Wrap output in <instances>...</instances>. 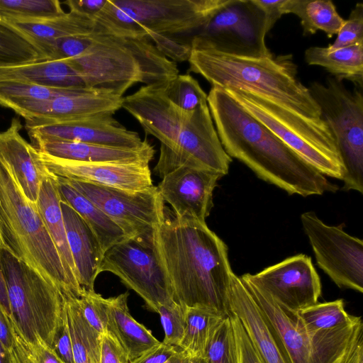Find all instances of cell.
I'll return each instance as SVG.
<instances>
[{
	"mask_svg": "<svg viewBox=\"0 0 363 363\" xmlns=\"http://www.w3.org/2000/svg\"><path fill=\"white\" fill-rule=\"evenodd\" d=\"M153 246L175 302L231 315L228 292L233 272L228 247L206 222L178 218L165 208Z\"/></svg>",
	"mask_w": 363,
	"mask_h": 363,
	"instance_id": "6da1fadb",
	"label": "cell"
},
{
	"mask_svg": "<svg viewBox=\"0 0 363 363\" xmlns=\"http://www.w3.org/2000/svg\"><path fill=\"white\" fill-rule=\"evenodd\" d=\"M207 104L226 153L244 163L259 178L290 195L306 197L337 191V186L247 113L223 89L212 86Z\"/></svg>",
	"mask_w": 363,
	"mask_h": 363,
	"instance_id": "7a4b0ae2",
	"label": "cell"
},
{
	"mask_svg": "<svg viewBox=\"0 0 363 363\" xmlns=\"http://www.w3.org/2000/svg\"><path fill=\"white\" fill-rule=\"evenodd\" d=\"M121 108L160 140L154 167L159 177L181 166L204 167L223 176L228 173L232 158L220 143L208 104L194 111H184L166 97L159 83L123 97Z\"/></svg>",
	"mask_w": 363,
	"mask_h": 363,
	"instance_id": "3957f363",
	"label": "cell"
},
{
	"mask_svg": "<svg viewBox=\"0 0 363 363\" xmlns=\"http://www.w3.org/2000/svg\"><path fill=\"white\" fill-rule=\"evenodd\" d=\"M191 45L189 72L201 75L212 86L245 91L311 119L320 109L297 77L291 55L243 57Z\"/></svg>",
	"mask_w": 363,
	"mask_h": 363,
	"instance_id": "277c9868",
	"label": "cell"
},
{
	"mask_svg": "<svg viewBox=\"0 0 363 363\" xmlns=\"http://www.w3.org/2000/svg\"><path fill=\"white\" fill-rule=\"evenodd\" d=\"M67 60L86 89L121 96L137 83H162L179 74L177 63L163 55L148 38L113 34L96 23L86 48Z\"/></svg>",
	"mask_w": 363,
	"mask_h": 363,
	"instance_id": "5b68a950",
	"label": "cell"
},
{
	"mask_svg": "<svg viewBox=\"0 0 363 363\" xmlns=\"http://www.w3.org/2000/svg\"><path fill=\"white\" fill-rule=\"evenodd\" d=\"M0 250L25 263L64 296H80L83 289L69 277L36 204L26 198L1 155Z\"/></svg>",
	"mask_w": 363,
	"mask_h": 363,
	"instance_id": "8992f818",
	"label": "cell"
},
{
	"mask_svg": "<svg viewBox=\"0 0 363 363\" xmlns=\"http://www.w3.org/2000/svg\"><path fill=\"white\" fill-rule=\"evenodd\" d=\"M228 0H107L94 18L106 31L148 38L194 35Z\"/></svg>",
	"mask_w": 363,
	"mask_h": 363,
	"instance_id": "52a82bcc",
	"label": "cell"
},
{
	"mask_svg": "<svg viewBox=\"0 0 363 363\" xmlns=\"http://www.w3.org/2000/svg\"><path fill=\"white\" fill-rule=\"evenodd\" d=\"M223 89L247 113L321 174L342 179V167L337 145L322 118L304 117L245 91L233 88Z\"/></svg>",
	"mask_w": 363,
	"mask_h": 363,
	"instance_id": "ba28073f",
	"label": "cell"
},
{
	"mask_svg": "<svg viewBox=\"0 0 363 363\" xmlns=\"http://www.w3.org/2000/svg\"><path fill=\"white\" fill-rule=\"evenodd\" d=\"M0 255L11 318L28 341L52 347L62 322L63 294L9 252Z\"/></svg>",
	"mask_w": 363,
	"mask_h": 363,
	"instance_id": "9c48e42d",
	"label": "cell"
},
{
	"mask_svg": "<svg viewBox=\"0 0 363 363\" xmlns=\"http://www.w3.org/2000/svg\"><path fill=\"white\" fill-rule=\"evenodd\" d=\"M330 128L342 167V189L363 194L362 89L346 88L342 81L328 77L325 84L308 87Z\"/></svg>",
	"mask_w": 363,
	"mask_h": 363,
	"instance_id": "30bf717a",
	"label": "cell"
},
{
	"mask_svg": "<svg viewBox=\"0 0 363 363\" xmlns=\"http://www.w3.org/2000/svg\"><path fill=\"white\" fill-rule=\"evenodd\" d=\"M267 33L265 13L255 0H228L190 43L238 57H272L265 42Z\"/></svg>",
	"mask_w": 363,
	"mask_h": 363,
	"instance_id": "8fae6325",
	"label": "cell"
},
{
	"mask_svg": "<svg viewBox=\"0 0 363 363\" xmlns=\"http://www.w3.org/2000/svg\"><path fill=\"white\" fill-rule=\"evenodd\" d=\"M104 272L116 275L156 313L160 306L174 301L153 241L125 238L113 245L104 254L99 274Z\"/></svg>",
	"mask_w": 363,
	"mask_h": 363,
	"instance_id": "7c38bea8",
	"label": "cell"
},
{
	"mask_svg": "<svg viewBox=\"0 0 363 363\" xmlns=\"http://www.w3.org/2000/svg\"><path fill=\"white\" fill-rule=\"evenodd\" d=\"M63 179L107 215L126 238L153 241L154 233L164 218L166 208L157 186L129 191Z\"/></svg>",
	"mask_w": 363,
	"mask_h": 363,
	"instance_id": "4fadbf2b",
	"label": "cell"
},
{
	"mask_svg": "<svg viewBox=\"0 0 363 363\" xmlns=\"http://www.w3.org/2000/svg\"><path fill=\"white\" fill-rule=\"evenodd\" d=\"M318 267L340 288L363 292V241L343 225H328L313 211L301 216Z\"/></svg>",
	"mask_w": 363,
	"mask_h": 363,
	"instance_id": "5bb4252c",
	"label": "cell"
},
{
	"mask_svg": "<svg viewBox=\"0 0 363 363\" xmlns=\"http://www.w3.org/2000/svg\"><path fill=\"white\" fill-rule=\"evenodd\" d=\"M242 277L266 292L280 306L292 311L318 303L320 277L310 257L299 254L255 274Z\"/></svg>",
	"mask_w": 363,
	"mask_h": 363,
	"instance_id": "9a60e30c",
	"label": "cell"
},
{
	"mask_svg": "<svg viewBox=\"0 0 363 363\" xmlns=\"http://www.w3.org/2000/svg\"><path fill=\"white\" fill-rule=\"evenodd\" d=\"M123 96L90 89L74 91L43 101H26L11 106L26 124H42L88 118L113 113L122 106Z\"/></svg>",
	"mask_w": 363,
	"mask_h": 363,
	"instance_id": "2e32d148",
	"label": "cell"
},
{
	"mask_svg": "<svg viewBox=\"0 0 363 363\" xmlns=\"http://www.w3.org/2000/svg\"><path fill=\"white\" fill-rule=\"evenodd\" d=\"M223 177L207 168L181 166L164 175L157 189L175 217L206 222L213 206V190Z\"/></svg>",
	"mask_w": 363,
	"mask_h": 363,
	"instance_id": "e0dca14e",
	"label": "cell"
},
{
	"mask_svg": "<svg viewBox=\"0 0 363 363\" xmlns=\"http://www.w3.org/2000/svg\"><path fill=\"white\" fill-rule=\"evenodd\" d=\"M38 158L53 177L138 191L153 186L149 164L82 162L54 157L38 151Z\"/></svg>",
	"mask_w": 363,
	"mask_h": 363,
	"instance_id": "ac0fdd59",
	"label": "cell"
},
{
	"mask_svg": "<svg viewBox=\"0 0 363 363\" xmlns=\"http://www.w3.org/2000/svg\"><path fill=\"white\" fill-rule=\"evenodd\" d=\"M30 141H74L116 147L136 149L148 141L120 124L111 114L59 123L26 124Z\"/></svg>",
	"mask_w": 363,
	"mask_h": 363,
	"instance_id": "d6986e66",
	"label": "cell"
},
{
	"mask_svg": "<svg viewBox=\"0 0 363 363\" xmlns=\"http://www.w3.org/2000/svg\"><path fill=\"white\" fill-rule=\"evenodd\" d=\"M231 313L237 316L263 363H291L277 333L245 286L233 272L228 292Z\"/></svg>",
	"mask_w": 363,
	"mask_h": 363,
	"instance_id": "ffe728a7",
	"label": "cell"
},
{
	"mask_svg": "<svg viewBox=\"0 0 363 363\" xmlns=\"http://www.w3.org/2000/svg\"><path fill=\"white\" fill-rule=\"evenodd\" d=\"M242 278L245 286L274 329L291 363H313V333L302 327L296 311L278 305L270 296L247 279Z\"/></svg>",
	"mask_w": 363,
	"mask_h": 363,
	"instance_id": "44dd1931",
	"label": "cell"
},
{
	"mask_svg": "<svg viewBox=\"0 0 363 363\" xmlns=\"http://www.w3.org/2000/svg\"><path fill=\"white\" fill-rule=\"evenodd\" d=\"M21 121L13 118L0 132V155L12 169L26 198L36 204L41 183L48 175L38 158L37 150L20 134Z\"/></svg>",
	"mask_w": 363,
	"mask_h": 363,
	"instance_id": "7402d4cb",
	"label": "cell"
},
{
	"mask_svg": "<svg viewBox=\"0 0 363 363\" xmlns=\"http://www.w3.org/2000/svg\"><path fill=\"white\" fill-rule=\"evenodd\" d=\"M30 144L38 151L50 156L82 162L149 164L155 152L149 142L136 149L64 140H36Z\"/></svg>",
	"mask_w": 363,
	"mask_h": 363,
	"instance_id": "603a6c76",
	"label": "cell"
},
{
	"mask_svg": "<svg viewBox=\"0 0 363 363\" xmlns=\"http://www.w3.org/2000/svg\"><path fill=\"white\" fill-rule=\"evenodd\" d=\"M61 208L78 283L84 290L94 291L104 252L97 238L80 216L62 201Z\"/></svg>",
	"mask_w": 363,
	"mask_h": 363,
	"instance_id": "cb8c5ba5",
	"label": "cell"
},
{
	"mask_svg": "<svg viewBox=\"0 0 363 363\" xmlns=\"http://www.w3.org/2000/svg\"><path fill=\"white\" fill-rule=\"evenodd\" d=\"M128 293L106 298L107 325L110 333L125 352L129 362L160 343L152 332L136 321L129 313Z\"/></svg>",
	"mask_w": 363,
	"mask_h": 363,
	"instance_id": "d4e9b609",
	"label": "cell"
},
{
	"mask_svg": "<svg viewBox=\"0 0 363 363\" xmlns=\"http://www.w3.org/2000/svg\"><path fill=\"white\" fill-rule=\"evenodd\" d=\"M11 82L63 89H86L77 70L67 60H41L0 66V83Z\"/></svg>",
	"mask_w": 363,
	"mask_h": 363,
	"instance_id": "484cf974",
	"label": "cell"
},
{
	"mask_svg": "<svg viewBox=\"0 0 363 363\" xmlns=\"http://www.w3.org/2000/svg\"><path fill=\"white\" fill-rule=\"evenodd\" d=\"M36 206L69 277L77 287L82 289L77 281L76 267L67 239L57 182L50 174L41 183Z\"/></svg>",
	"mask_w": 363,
	"mask_h": 363,
	"instance_id": "4316f807",
	"label": "cell"
},
{
	"mask_svg": "<svg viewBox=\"0 0 363 363\" xmlns=\"http://www.w3.org/2000/svg\"><path fill=\"white\" fill-rule=\"evenodd\" d=\"M54 177L61 201L72 208L85 221L97 238L104 252L126 238L121 228L89 199L65 179Z\"/></svg>",
	"mask_w": 363,
	"mask_h": 363,
	"instance_id": "83f0119b",
	"label": "cell"
},
{
	"mask_svg": "<svg viewBox=\"0 0 363 363\" xmlns=\"http://www.w3.org/2000/svg\"><path fill=\"white\" fill-rule=\"evenodd\" d=\"M0 18L25 35L36 46L42 42L89 33L95 27L94 19L72 11L45 20L21 21L9 18Z\"/></svg>",
	"mask_w": 363,
	"mask_h": 363,
	"instance_id": "f1b7e54d",
	"label": "cell"
},
{
	"mask_svg": "<svg viewBox=\"0 0 363 363\" xmlns=\"http://www.w3.org/2000/svg\"><path fill=\"white\" fill-rule=\"evenodd\" d=\"M306 62L323 67L338 80H349L355 87H363V44L330 50L327 47L306 50Z\"/></svg>",
	"mask_w": 363,
	"mask_h": 363,
	"instance_id": "f546056e",
	"label": "cell"
},
{
	"mask_svg": "<svg viewBox=\"0 0 363 363\" xmlns=\"http://www.w3.org/2000/svg\"><path fill=\"white\" fill-rule=\"evenodd\" d=\"M77 298L64 296L63 303L74 363H100L101 335L84 319Z\"/></svg>",
	"mask_w": 363,
	"mask_h": 363,
	"instance_id": "4dcf8cb0",
	"label": "cell"
},
{
	"mask_svg": "<svg viewBox=\"0 0 363 363\" xmlns=\"http://www.w3.org/2000/svg\"><path fill=\"white\" fill-rule=\"evenodd\" d=\"M284 13H294L300 21L304 35L323 31L328 38L337 35L345 19L330 0H286Z\"/></svg>",
	"mask_w": 363,
	"mask_h": 363,
	"instance_id": "1f68e13d",
	"label": "cell"
},
{
	"mask_svg": "<svg viewBox=\"0 0 363 363\" xmlns=\"http://www.w3.org/2000/svg\"><path fill=\"white\" fill-rule=\"evenodd\" d=\"M225 318L207 308H186V328L179 347L189 357L203 358L211 337Z\"/></svg>",
	"mask_w": 363,
	"mask_h": 363,
	"instance_id": "d6a6232c",
	"label": "cell"
},
{
	"mask_svg": "<svg viewBox=\"0 0 363 363\" xmlns=\"http://www.w3.org/2000/svg\"><path fill=\"white\" fill-rule=\"evenodd\" d=\"M29 38L0 18V66H11L45 60Z\"/></svg>",
	"mask_w": 363,
	"mask_h": 363,
	"instance_id": "836d02e7",
	"label": "cell"
},
{
	"mask_svg": "<svg viewBox=\"0 0 363 363\" xmlns=\"http://www.w3.org/2000/svg\"><path fill=\"white\" fill-rule=\"evenodd\" d=\"M296 314L308 333L337 327L350 321L354 316L345 311L342 299L317 303L296 311Z\"/></svg>",
	"mask_w": 363,
	"mask_h": 363,
	"instance_id": "e575fe53",
	"label": "cell"
},
{
	"mask_svg": "<svg viewBox=\"0 0 363 363\" xmlns=\"http://www.w3.org/2000/svg\"><path fill=\"white\" fill-rule=\"evenodd\" d=\"M162 87L166 97L184 111H194L207 104V94L198 81L189 74H177L162 83Z\"/></svg>",
	"mask_w": 363,
	"mask_h": 363,
	"instance_id": "d590c367",
	"label": "cell"
},
{
	"mask_svg": "<svg viewBox=\"0 0 363 363\" xmlns=\"http://www.w3.org/2000/svg\"><path fill=\"white\" fill-rule=\"evenodd\" d=\"M65 13L57 0H0V18L45 20Z\"/></svg>",
	"mask_w": 363,
	"mask_h": 363,
	"instance_id": "8d00e7d4",
	"label": "cell"
},
{
	"mask_svg": "<svg viewBox=\"0 0 363 363\" xmlns=\"http://www.w3.org/2000/svg\"><path fill=\"white\" fill-rule=\"evenodd\" d=\"M77 89H63L11 82H1L0 105L9 108L21 101L49 100Z\"/></svg>",
	"mask_w": 363,
	"mask_h": 363,
	"instance_id": "74e56055",
	"label": "cell"
},
{
	"mask_svg": "<svg viewBox=\"0 0 363 363\" xmlns=\"http://www.w3.org/2000/svg\"><path fill=\"white\" fill-rule=\"evenodd\" d=\"M207 363H239L238 345L230 317L215 331L203 357Z\"/></svg>",
	"mask_w": 363,
	"mask_h": 363,
	"instance_id": "f35d334b",
	"label": "cell"
},
{
	"mask_svg": "<svg viewBox=\"0 0 363 363\" xmlns=\"http://www.w3.org/2000/svg\"><path fill=\"white\" fill-rule=\"evenodd\" d=\"M13 335L14 357L13 363H64L55 350L40 341L32 343L19 331L9 315Z\"/></svg>",
	"mask_w": 363,
	"mask_h": 363,
	"instance_id": "ab89813d",
	"label": "cell"
},
{
	"mask_svg": "<svg viewBox=\"0 0 363 363\" xmlns=\"http://www.w3.org/2000/svg\"><path fill=\"white\" fill-rule=\"evenodd\" d=\"M157 313L164 332L162 342L179 347L186 328V308L173 301L169 305L160 306Z\"/></svg>",
	"mask_w": 363,
	"mask_h": 363,
	"instance_id": "60d3db41",
	"label": "cell"
},
{
	"mask_svg": "<svg viewBox=\"0 0 363 363\" xmlns=\"http://www.w3.org/2000/svg\"><path fill=\"white\" fill-rule=\"evenodd\" d=\"M77 301L84 319L89 325L100 335L104 333L107 325L106 298L95 291L83 289Z\"/></svg>",
	"mask_w": 363,
	"mask_h": 363,
	"instance_id": "b9f144b4",
	"label": "cell"
},
{
	"mask_svg": "<svg viewBox=\"0 0 363 363\" xmlns=\"http://www.w3.org/2000/svg\"><path fill=\"white\" fill-rule=\"evenodd\" d=\"M363 44V4L357 3L338 33L335 40L327 48L334 50Z\"/></svg>",
	"mask_w": 363,
	"mask_h": 363,
	"instance_id": "7bdbcfd3",
	"label": "cell"
},
{
	"mask_svg": "<svg viewBox=\"0 0 363 363\" xmlns=\"http://www.w3.org/2000/svg\"><path fill=\"white\" fill-rule=\"evenodd\" d=\"M148 38L163 55L172 61L176 63L188 61L191 52L190 42L180 38L157 34H151Z\"/></svg>",
	"mask_w": 363,
	"mask_h": 363,
	"instance_id": "ee69618b",
	"label": "cell"
},
{
	"mask_svg": "<svg viewBox=\"0 0 363 363\" xmlns=\"http://www.w3.org/2000/svg\"><path fill=\"white\" fill-rule=\"evenodd\" d=\"M236 338L239 363H263L235 315H230Z\"/></svg>",
	"mask_w": 363,
	"mask_h": 363,
	"instance_id": "f6af8a7d",
	"label": "cell"
},
{
	"mask_svg": "<svg viewBox=\"0 0 363 363\" xmlns=\"http://www.w3.org/2000/svg\"><path fill=\"white\" fill-rule=\"evenodd\" d=\"M100 363H129L125 352L108 331L101 336Z\"/></svg>",
	"mask_w": 363,
	"mask_h": 363,
	"instance_id": "bcb514c9",
	"label": "cell"
},
{
	"mask_svg": "<svg viewBox=\"0 0 363 363\" xmlns=\"http://www.w3.org/2000/svg\"><path fill=\"white\" fill-rule=\"evenodd\" d=\"M52 348L64 363H74L69 330L64 311L62 322L56 333Z\"/></svg>",
	"mask_w": 363,
	"mask_h": 363,
	"instance_id": "7dc6e473",
	"label": "cell"
},
{
	"mask_svg": "<svg viewBox=\"0 0 363 363\" xmlns=\"http://www.w3.org/2000/svg\"><path fill=\"white\" fill-rule=\"evenodd\" d=\"M178 351L177 347L160 342L129 363H165Z\"/></svg>",
	"mask_w": 363,
	"mask_h": 363,
	"instance_id": "c3c4849f",
	"label": "cell"
},
{
	"mask_svg": "<svg viewBox=\"0 0 363 363\" xmlns=\"http://www.w3.org/2000/svg\"><path fill=\"white\" fill-rule=\"evenodd\" d=\"M0 343L13 363L14 357L13 335L9 315L0 304Z\"/></svg>",
	"mask_w": 363,
	"mask_h": 363,
	"instance_id": "681fc988",
	"label": "cell"
},
{
	"mask_svg": "<svg viewBox=\"0 0 363 363\" xmlns=\"http://www.w3.org/2000/svg\"><path fill=\"white\" fill-rule=\"evenodd\" d=\"M107 0H68L64 3L69 11L86 16L92 19L102 10Z\"/></svg>",
	"mask_w": 363,
	"mask_h": 363,
	"instance_id": "f907efd6",
	"label": "cell"
},
{
	"mask_svg": "<svg viewBox=\"0 0 363 363\" xmlns=\"http://www.w3.org/2000/svg\"><path fill=\"white\" fill-rule=\"evenodd\" d=\"M257 4L264 11L267 20V30L269 32L277 21L284 13V6L286 0H255Z\"/></svg>",
	"mask_w": 363,
	"mask_h": 363,
	"instance_id": "816d5d0a",
	"label": "cell"
},
{
	"mask_svg": "<svg viewBox=\"0 0 363 363\" xmlns=\"http://www.w3.org/2000/svg\"><path fill=\"white\" fill-rule=\"evenodd\" d=\"M0 304L3 306L6 312L11 315L10 304L8 296L6 281L4 276L0 255Z\"/></svg>",
	"mask_w": 363,
	"mask_h": 363,
	"instance_id": "f5cc1de1",
	"label": "cell"
},
{
	"mask_svg": "<svg viewBox=\"0 0 363 363\" xmlns=\"http://www.w3.org/2000/svg\"><path fill=\"white\" fill-rule=\"evenodd\" d=\"M345 363H363V335L359 338Z\"/></svg>",
	"mask_w": 363,
	"mask_h": 363,
	"instance_id": "db71d44e",
	"label": "cell"
},
{
	"mask_svg": "<svg viewBox=\"0 0 363 363\" xmlns=\"http://www.w3.org/2000/svg\"><path fill=\"white\" fill-rule=\"evenodd\" d=\"M189 357L182 350H179L177 353L165 363H188Z\"/></svg>",
	"mask_w": 363,
	"mask_h": 363,
	"instance_id": "11a10c76",
	"label": "cell"
},
{
	"mask_svg": "<svg viewBox=\"0 0 363 363\" xmlns=\"http://www.w3.org/2000/svg\"><path fill=\"white\" fill-rule=\"evenodd\" d=\"M0 363H11L9 356L0 343Z\"/></svg>",
	"mask_w": 363,
	"mask_h": 363,
	"instance_id": "9f6ffc18",
	"label": "cell"
},
{
	"mask_svg": "<svg viewBox=\"0 0 363 363\" xmlns=\"http://www.w3.org/2000/svg\"><path fill=\"white\" fill-rule=\"evenodd\" d=\"M188 363H207V362L201 357H189Z\"/></svg>",
	"mask_w": 363,
	"mask_h": 363,
	"instance_id": "6f0895ef",
	"label": "cell"
}]
</instances>
